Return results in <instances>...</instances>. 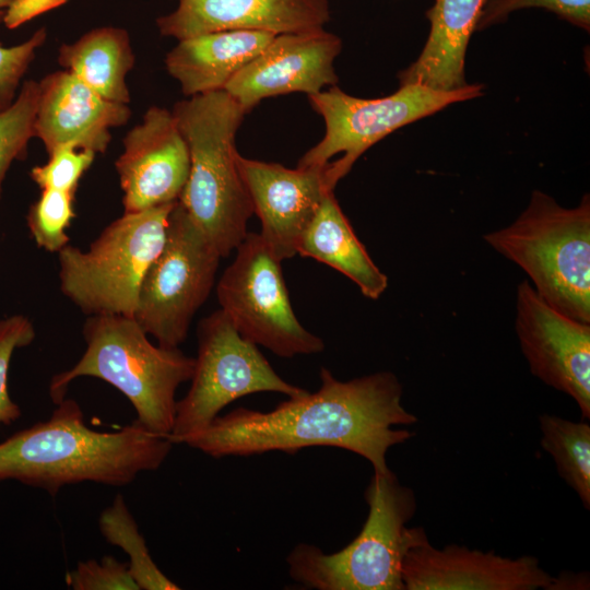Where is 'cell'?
<instances>
[{
    "label": "cell",
    "mask_w": 590,
    "mask_h": 590,
    "mask_svg": "<svg viewBox=\"0 0 590 590\" xmlns=\"http://www.w3.org/2000/svg\"><path fill=\"white\" fill-rule=\"evenodd\" d=\"M402 393L390 371L341 381L322 367L316 392L288 398L268 412L237 408L217 415L185 444L213 458L337 447L362 456L374 472L385 474L390 471L388 449L414 436L393 426L417 422L402 405Z\"/></svg>",
    "instance_id": "obj_1"
},
{
    "label": "cell",
    "mask_w": 590,
    "mask_h": 590,
    "mask_svg": "<svg viewBox=\"0 0 590 590\" xmlns=\"http://www.w3.org/2000/svg\"><path fill=\"white\" fill-rule=\"evenodd\" d=\"M173 445L135 421L116 432L94 430L79 403L64 398L47 421L0 444V482L15 480L52 497L62 486L82 482L123 486L141 472L157 470Z\"/></svg>",
    "instance_id": "obj_2"
},
{
    "label": "cell",
    "mask_w": 590,
    "mask_h": 590,
    "mask_svg": "<svg viewBox=\"0 0 590 590\" xmlns=\"http://www.w3.org/2000/svg\"><path fill=\"white\" fill-rule=\"evenodd\" d=\"M172 113L190 156L178 202L221 257H227L244 240L253 214L235 146L246 111L222 88L177 102Z\"/></svg>",
    "instance_id": "obj_3"
},
{
    "label": "cell",
    "mask_w": 590,
    "mask_h": 590,
    "mask_svg": "<svg viewBox=\"0 0 590 590\" xmlns=\"http://www.w3.org/2000/svg\"><path fill=\"white\" fill-rule=\"evenodd\" d=\"M86 350L69 369L56 374L49 397L61 402L79 377H95L118 389L132 404L134 420L148 430L170 435L177 388L191 379L194 357L179 347L154 345L133 317L91 315L83 326Z\"/></svg>",
    "instance_id": "obj_4"
},
{
    "label": "cell",
    "mask_w": 590,
    "mask_h": 590,
    "mask_svg": "<svg viewBox=\"0 0 590 590\" xmlns=\"http://www.w3.org/2000/svg\"><path fill=\"white\" fill-rule=\"evenodd\" d=\"M364 496L369 512L359 534L331 554L297 544L286 557L293 580L317 590H404V556L426 538L423 528L405 526L416 510L414 493L390 470L374 472Z\"/></svg>",
    "instance_id": "obj_5"
},
{
    "label": "cell",
    "mask_w": 590,
    "mask_h": 590,
    "mask_svg": "<svg viewBox=\"0 0 590 590\" xmlns=\"http://www.w3.org/2000/svg\"><path fill=\"white\" fill-rule=\"evenodd\" d=\"M483 238L527 273L545 303L590 323L589 194L577 206L564 208L534 190L514 223Z\"/></svg>",
    "instance_id": "obj_6"
},
{
    "label": "cell",
    "mask_w": 590,
    "mask_h": 590,
    "mask_svg": "<svg viewBox=\"0 0 590 590\" xmlns=\"http://www.w3.org/2000/svg\"><path fill=\"white\" fill-rule=\"evenodd\" d=\"M176 202L123 212L88 249L71 245L61 249L58 260L63 295L88 315L133 317L141 282L165 244L168 216Z\"/></svg>",
    "instance_id": "obj_7"
},
{
    "label": "cell",
    "mask_w": 590,
    "mask_h": 590,
    "mask_svg": "<svg viewBox=\"0 0 590 590\" xmlns=\"http://www.w3.org/2000/svg\"><path fill=\"white\" fill-rule=\"evenodd\" d=\"M482 91L481 84H467L453 91L405 84L389 96L369 99L351 96L333 85L310 94L309 103L323 118L326 133L303 155L297 166L328 163L329 177L335 186L366 150L392 131L450 104L475 98Z\"/></svg>",
    "instance_id": "obj_8"
},
{
    "label": "cell",
    "mask_w": 590,
    "mask_h": 590,
    "mask_svg": "<svg viewBox=\"0 0 590 590\" xmlns=\"http://www.w3.org/2000/svg\"><path fill=\"white\" fill-rule=\"evenodd\" d=\"M197 338L191 386L176 404L169 435L174 445L201 433L222 409L244 396L278 392L295 398L308 392L282 379L257 344L243 338L222 309L200 321Z\"/></svg>",
    "instance_id": "obj_9"
},
{
    "label": "cell",
    "mask_w": 590,
    "mask_h": 590,
    "mask_svg": "<svg viewBox=\"0 0 590 590\" xmlns=\"http://www.w3.org/2000/svg\"><path fill=\"white\" fill-rule=\"evenodd\" d=\"M221 255L177 201L165 244L140 285L133 318L164 347H178L210 295Z\"/></svg>",
    "instance_id": "obj_10"
},
{
    "label": "cell",
    "mask_w": 590,
    "mask_h": 590,
    "mask_svg": "<svg viewBox=\"0 0 590 590\" xmlns=\"http://www.w3.org/2000/svg\"><path fill=\"white\" fill-rule=\"evenodd\" d=\"M236 251L217 282L216 294L238 333L284 358L322 352V339L295 316L281 261L261 235L247 233Z\"/></svg>",
    "instance_id": "obj_11"
},
{
    "label": "cell",
    "mask_w": 590,
    "mask_h": 590,
    "mask_svg": "<svg viewBox=\"0 0 590 590\" xmlns=\"http://www.w3.org/2000/svg\"><path fill=\"white\" fill-rule=\"evenodd\" d=\"M516 333L533 376L571 397L590 418V323L545 303L529 281L516 295Z\"/></svg>",
    "instance_id": "obj_12"
},
{
    "label": "cell",
    "mask_w": 590,
    "mask_h": 590,
    "mask_svg": "<svg viewBox=\"0 0 590 590\" xmlns=\"http://www.w3.org/2000/svg\"><path fill=\"white\" fill-rule=\"evenodd\" d=\"M237 165L261 223L259 234L280 261L294 257L326 194L335 187L328 163L292 169L238 153Z\"/></svg>",
    "instance_id": "obj_13"
},
{
    "label": "cell",
    "mask_w": 590,
    "mask_h": 590,
    "mask_svg": "<svg viewBox=\"0 0 590 590\" xmlns=\"http://www.w3.org/2000/svg\"><path fill=\"white\" fill-rule=\"evenodd\" d=\"M122 144L115 166L125 212L178 201L188 179L190 156L172 110L150 107Z\"/></svg>",
    "instance_id": "obj_14"
},
{
    "label": "cell",
    "mask_w": 590,
    "mask_h": 590,
    "mask_svg": "<svg viewBox=\"0 0 590 590\" xmlns=\"http://www.w3.org/2000/svg\"><path fill=\"white\" fill-rule=\"evenodd\" d=\"M341 48V39L323 28L275 35L223 90L246 113L267 97L294 92L318 93L338 82L333 62Z\"/></svg>",
    "instance_id": "obj_15"
},
{
    "label": "cell",
    "mask_w": 590,
    "mask_h": 590,
    "mask_svg": "<svg viewBox=\"0 0 590 590\" xmlns=\"http://www.w3.org/2000/svg\"><path fill=\"white\" fill-rule=\"evenodd\" d=\"M551 580L533 556L509 558L456 544L436 548L427 536L409 547L402 563L404 590H546Z\"/></svg>",
    "instance_id": "obj_16"
},
{
    "label": "cell",
    "mask_w": 590,
    "mask_h": 590,
    "mask_svg": "<svg viewBox=\"0 0 590 590\" xmlns=\"http://www.w3.org/2000/svg\"><path fill=\"white\" fill-rule=\"evenodd\" d=\"M130 116L128 104L103 98L67 70L38 82L35 137L48 154L63 145L105 153L110 130L123 126Z\"/></svg>",
    "instance_id": "obj_17"
},
{
    "label": "cell",
    "mask_w": 590,
    "mask_h": 590,
    "mask_svg": "<svg viewBox=\"0 0 590 590\" xmlns=\"http://www.w3.org/2000/svg\"><path fill=\"white\" fill-rule=\"evenodd\" d=\"M329 20V0H179L156 24L163 36L181 40L222 31L300 33L321 30Z\"/></svg>",
    "instance_id": "obj_18"
},
{
    "label": "cell",
    "mask_w": 590,
    "mask_h": 590,
    "mask_svg": "<svg viewBox=\"0 0 590 590\" xmlns=\"http://www.w3.org/2000/svg\"><path fill=\"white\" fill-rule=\"evenodd\" d=\"M274 36L260 31H222L185 38L167 54L165 66L186 96L222 90Z\"/></svg>",
    "instance_id": "obj_19"
},
{
    "label": "cell",
    "mask_w": 590,
    "mask_h": 590,
    "mask_svg": "<svg viewBox=\"0 0 590 590\" xmlns=\"http://www.w3.org/2000/svg\"><path fill=\"white\" fill-rule=\"evenodd\" d=\"M485 0H436L426 12L430 31L418 58L399 74L400 85L453 91L467 85L464 59Z\"/></svg>",
    "instance_id": "obj_20"
},
{
    "label": "cell",
    "mask_w": 590,
    "mask_h": 590,
    "mask_svg": "<svg viewBox=\"0 0 590 590\" xmlns=\"http://www.w3.org/2000/svg\"><path fill=\"white\" fill-rule=\"evenodd\" d=\"M297 253L312 258L344 274L370 299H378L388 287V278L369 257L342 212L333 191L326 194L305 229Z\"/></svg>",
    "instance_id": "obj_21"
},
{
    "label": "cell",
    "mask_w": 590,
    "mask_h": 590,
    "mask_svg": "<svg viewBox=\"0 0 590 590\" xmlns=\"http://www.w3.org/2000/svg\"><path fill=\"white\" fill-rule=\"evenodd\" d=\"M134 62L128 31L115 26L93 28L58 51L63 70L103 98L121 104L130 102L127 75Z\"/></svg>",
    "instance_id": "obj_22"
},
{
    "label": "cell",
    "mask_w": 590,
    "mask_h": 590,
    "mask_svg": "<svg viewBox=\"0 0 590 590\" xmlns=\"http://www.w3.org/2000/svg\"><path fill=\"white\" fill-rule=\"evenodd\" d=\"M541 446L554 459L558 474L590 508V426L543 414L539 417Z\"/></svg>",
    "instance_id": "obj_23"
},
{
    "label": "cell",
    "mask_w": 590,
    "mask_h": 590,
    "mask_svg": "<svg viewBox=\"0 0 590 590\" xmlns=\"http://www.w3.org/2000/svg\"><path fill=\"white\" fill-rule=\"evenodd\" d=\"M98 527L109 544L120 547L128 555L131 576L140 590L180 589L154 563L122 495L118 494L113 504L102 511Z\"/></svg>",
    "instance_id": "obj_24"
},
{
    "label": "cell",
    "mask_w": 590,
    "mask_h": 590,
    "mask_svg": "<svg viewBox=\"0 0 590 590\" xmlns=\"http://www.w3.org/2000/svg\"><path fill=\"white\" fill-rule=\"evenodd\" d=\"M37 103L38 82L27 80L13 104L0 113V196L10 166L26 157L28 142L35 137Z\"/></svg>",
    "instance_id": "obj_25"
},
{
    "label": "cell",
    "mask_w": 590,
    "mask_h": 590,
    "mask_svg": "<svg viewBox=\"0 0 590 590\" xmlns=\"http://www.w3.org/2000/svg\"><path fill=\"white\" fill-rule=\"evenodd\" d=\"M75 192L55 189L42 190L40 197L30 206L27 226L38 247L59 252L70 238L67 229L75 217Z\"/></svg>",
    "instance_id": "obj_26"
},
{
    "label": "cell",
    "mask_w": 590,
    "mask_h": 590,
    "mask_svg": "<svg viewBox=\"0 0 590 590\" xmlns=\"http://www.w3.org/2000/svg\"><path fill=\"white\" fill-rule=\"evenodd\" d=\"M44 165L31 169L32 180L42 189L75 192L79 181L93 164L96 154L73 145L60 146Z\"/></svg>",
    "instance_id": "obj_27"
},
{
    "label": "cell",
    "mask_w": 590,
    "mask_h": 590,
    "mask_svg": "<svg viewBox=\"0 0 590 590\" xmlns=\"http://www.w3.org/2000/svg\"><path fill=\"white\" fill-rule=\"evenodd\" d=\"M523 8H544L576 26L590 30V0H485L476 30L499 23L512 11Z\"/></svg>",
    "instance_id": "obj_28"
},
{
    "label": "cell",
    "mask_w": 590,
    "mask_h": 590,
    "mask_svg": "<svg viewBox=\"0 0 590 590\" xmlns=\"http://www.w3.org/2000/svg\"><path fill=\"white\" fill-rule=\"evenodd\" d=\"M35 338L32 321L15 315L0 321V426L9 425L21 415L8 391V370L13 352L28 345Z\"/></svg>",
    "instance_id": "obj_29"
},
{
    "label": "cell",
    "mask_w": 590,
    "mask_h": 590,
    "mask_svg": "<svg viewBox=\"0 0 590 590\" xmlns=\"http://www.w3.org/2000/svg\"><path fill=\"white\" fill-rule=\"evenodd\" d=\"M66 582L73 590H140L131 576L129 564L109 555L101 560L79 562L66 575Z\"/></svg>",
    "instance_id": "obj_30"
},
{
    "label": "cell",
    "mask_w": 590,
    "mask_h": 590,
    "mask_svg": "<svg viewBox=\"0 0 590 590\" xmlns=\"http://www.w3.org/2000/svg\"><path fill=\"white\" fill-rule=\"evenodd\" d=\"M46 38V28L40 27L19 45L4 47L0 44V113L13 104L21 80Z\"/></svg>",
    "instance_id": "obj_31"
},
{
    "label": "cell",
    "mask_w": 590,
    "mask_h": 590,
    "mask_svg": "<svg viewBox=\"0 0 590 590\" xmlns=\"http://www.w3.org/2000/svg\"><path fill=\"white\" fill-rule=\"evenodd\" d=\"M67 2L68 0H13L7 9L2 22L8 28L13 30Z\"/></svg>",
    "instance_id": "obj_32"
},
{
    "label": "cell",
    "mask_w": 590,
    "mask_h": 590,
    "mask_svg": "<svg viewBox=\"0 0 590 590\" xmlns=\"http://www.w3.org/2000/svg\"><path fill=\"white\" fill-rule=\"evenodd\" d=\"M589 574L586 571L573 573L568 570L562 571L557 577H552V580L546 590H586L590 587Z\"/></svg>",
    "instance_id": "obj_33"
},
{
    "label": "cell",
    "mask_w": 590,
    "mask_h": 590,
    "mask_svg": "<svg viewBox=\"0 0 590 590\" xmlns=\"http://www.w3.org/2000/svg\"><path fill=\"white\" fill-rule=\"evenodd\" d=\"M13 0H0V22L3 20L4 13Z\"/></svg>",
    "instance_id": "obj_34"
}]
</instances>
